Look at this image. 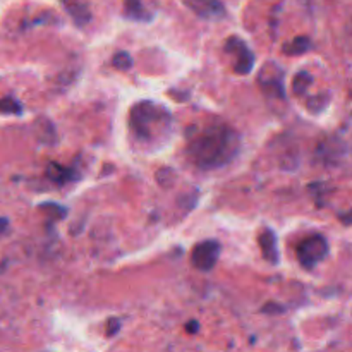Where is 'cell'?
Masks as SVG:
<instances>
[{
    "instance_id": "1",
    "label": "cell",
    "mask_w": 352,
    "mask_h": 352,
    "mask_svg": "<svg viewBox=\"0 0 352 352\" xmlns=\"http://www.w3.org/2000/svg\"><path fill=\"white\" fill-rule=\"evenodd\" d=\"M243 138L230 124L217 119L189 133L186 155L188 160L199 170H217L227 167L239 155Z\"/></svg>"
},
{
    "instance_id": "2",
    "label": "cell",
    "mask_w": 352,
    "mask_h": 352,
    "mask_svg": "<svg viewBox=\"0 0 352 352\" xmlns=\"http://www.w3.org/2000/svg\"><path fill=\"white\" fill-rule=\"evenodd\" d=\"M129 133L134 148L143 153H158L165 150L174 138V116L162 103L141 100L129 110Z\"/></svg>"
},
{
    "instance_id": "3",
    "label": "cell",
    "mask_w": 352,
    "mask_h": 352,
    "mask_svg": "<svg viewBox=\"0 0 352 352\" xmlns=\"http://www.w3.org/2000/svg\"><path fill=\"white\" fill-rule=\"evenodd\" d=\"M329 241L322 234H311L309 237L302 239L299 246L296 248V256H298L299 265L308 272L315 270L329 256Z\"/></svg>"
},
{
    "instance_id": "4",
    "label": "cell",
    "mask_w": 352,
    "mask_h": 352,
    "mask_svg": "<svg viewBox=\"0 0 352 352\" xmlns=\"http://www.w3.org/2000/svg\"><path fill=\"white\" fill-rule=\"evenodd\" d=\"M223 50H226V54L234 57L232 69L236 74L248 76L253 72L254 64H256V55H254V52L251 50L250 45H248L243 38L236 36V34H234V36H229L227 38L226 45H223Z\"/></svg>"
},
{
    "instance_id": "5",
    "label": "cell",
    "mask_w": 352,
    "mask_h": 352,
    "mask_svg": "<svg viewBox=\"0 0 352 352\" xmlns=\"http://www.w3.org/2000/svg\"><path fill=\"white\" fill-rule=\"evenodd\" d=\"M258 86L265 95L285 102V71L277 62H267L258 72Z\"/></svg>"
},
{
    "instance_id": "6",
    "label": "cell",
    "mask_w": 352,
    "mask_h": 352,
    "mask_svg": "<svg viewBox=\"0 0 352 352\" xmlns=\"http://www.w3.org/2000/svg\"><path fill=\"white\" fill-rule=\"evenodd\" d=\"M220 253H222V244L217 239L201 241L195 246L191 253V263L199 272H212L215 265L219 263Z\"/></svg>"
},
{
    "instance_id": "7",
    "label": "cell",
    "mask_w": 352,
    "mask_h": 352,
    "mask_svg": "<svg viewBox=\"0 0 352 352\" xmlns=\"http://www.w3.org/2000/svg\"><path fill=\"white\" fill-rule=\"evenodd\" d=\"M45 175L47 179H50V182H54L55 186H64L72 184V182L79 181L81 179V172L76 167H65V165L57 164V162H50L45 168Z\"/></svg>"
},
{
    "instance_id": "8",
    "label": "cell",
    "mask_w": 352,
    "mask_h": 352,
    "mask_svg": "<svg viewBox=\"0 0 352 352\" xmlns=\"http://www.w3.org/2000/svg\"><path fill=\"white\" fill-rule=\"evenodd\" d=\"M60 3L64 6L65 12L71 16V19L74 21L76 26L85 28L91 23L93 14L86 0H60Z\"/></svg>"
},
{
    "instance_id": "9",
    "label": "cell",
    "mask_w": 352,
    "mask_h": 352,
    "mask_svg": "<svg viewBox=\"0 0 352 352\" xmlns=\"http://www.w3.org/2000/svg\"><path fill=\"white\" fill-rule=\"evenodd\" d=\"M258 243H260L261 253H263L265 260L272 265H277L278 260H280L277 234H275L272 229H265L263 232L258 236Z\"/></svg>"
},
{
    "instance_id": "10",
    "label": "cell",
    "mask_w": 352,
    "mask_h": 352,
    "mask_svg": "<svg viewBox=\"0 0 352 352\" xmlns=\"http://www.w3.org/2000/svg\"><path fill=\"white\" fill-rule=\"evenodd\" d=\"M346 143L340 138H329L325 143H322L318 146V157L325 164H330V162L337 164V160H340L346 155Z\"/></svg>"
},
{
    "instance_id": "11",
    "label": "cell",
    "mask_w": 352,
    "mask_h": 352,
    "mask_svg": "<svg viewBox=\"0 0 352 352\" xmlns=\"http://www.w3.org/2000/svg\"><path fill=\"white\" fill-rule=\"evenodd\" d=\"M188 6L199 17H206V19H217V17L226 16V7L220 0H188Z\"/></svg>"
},
{
    "instance_id": "12",
    "label": "cell",
    "mask_w": 352,
    "mask_h": 352,
    "mask_svg": "<svg viewBox=\"0 0 352 352\" xmlns=\"http://www.w3.org/2000/svg\"><path fill=\"white\" fill-rule=\"evenodd\" d=\"M124 14H126V17H129V19L141 21V23H148V21H151V17H153L148 12L143 0H124Z\"/></svg>"
},
{
    "instance_id": "13",
    "label": "cell",
    "mask_w": 352,
    "mask_h": 352,
    "mask_svg": "<svg viewBox=\"0 0 352 352\" xmlns=\"http://www.w3.org/2000/svg\"><path fill=\"white\" fill-rule=\"evenodd\" d=\"M311 48H313L311 38L302 34V36H296L294 40L285 43L284 47H282V52H284L285 55H289V57H296V55L308 54Z\"/></svg>"
},
{
    "instance_id": "14",
    "label": "cell",
    "mask_w": 352,
    "mask_h": 352,
    "mask_svg": "<svg viewBox=\"0 0 352 352\" xmlns=\"http://www.w3.org/2000/svg\"><path fill=\"white\" fill-rule=\"evenodd\" d=\"M23 112L24 107L17 98H14V96H3V98H0V113L2 116L19 117L23 116Z\"/></svg>"
},
{
    "instance_id": "15",
    "label": "cell",
    "mask_w": 352,
    "mask_h": 352,
    "mask_svg": "<svg viewBox=\"0 0 352 352\" xmlns=\"http://www.w3.org/2000/svg\"><path fill=\"white\" fill-rule=\"evenodd\" d=\"M313 85V76L308 71H301L294 76V81H292V91L296 95H305L309 89V86Z\"/></svg>"
},
{
    "instance_id": "16",
    "label": "cell",
    "mask_w": 352,
    "mask_h": 352,
    "mask_svg": "<svg viewBox=\"0 0 352 352\" xmlns=\"http://www.w3.org/2000/svg\"><path fill=\"white\" fill-rule=\"evenodd\" d=\"M329 103H330V93H320V95L311 96V98L308 100V110L315 113V116H320V113L329 107Z\"/></svg>"
},
{
    "instance_id": "17",
    "label": "cell",
    "mask_w": 352,
    "mask_h": 352,
    "mask_svg": "<svg viewBox=\"0 0 352 352\" xmlns=\"http://www.w3.org/2000/svg\"><path fill=\"white\" fill-rule=\"evenodd\" d=\"M133 57L127 52H117L112 58V65L116 69H119V71H129L133 67Z\"/></svg>"
},
{
    "instance_id": "18",
    "label": "cell",
    "mask_w": 352,
    "mask_h": 352,
    "mask_svg": "<svg viewBox=\"0 0 352 352\" xmlns=\"http://www.w3.org/2000/svg\"><path fill=\"white\" fill-rule=\"evenodd\" d=\"M157 182L162 186V188H170L175 182V172L172 170L170 167H164L157 172Z\"/></svg>"
},
{
    "instance_id": "19",
    "label": "cell",
    "mask_w": 352,
    "mask_h": 352,
    "mask_svg": "<svg viewBox=\"0 0 352 352\" xmlns=\"http://www.w3.org/2000/svg\"><path fill=\"white\" fill-rule=\"evenodd\" d=\"M107 325H109V329H107V337H113L120 330V322L117 318H110L109 322H107Z\"/></svg>"
},
{
    "instance_id": "20",
    "label": "cell",
    "mask_w": 352,
    "mask_h": 352,
    "mask_svg": "<svg viewBox=\"0 0 352 352\" xmlns=\"http://www.w3.org/2000/svg\"><path fill=\"white\" fill-rule=\"evenodd\" d=\"M186 332L191 333V336H196L199 332V323L196 320H191V322L186 323Z\"/></svg>"
},
{
    "instance_id": "21",
    "label": "cell",
    "mask_w": 352,
    "mask_h": 352,
    "mask_svg": "<svg viewBox=\"0 0 352 352\" xmlns=\"http://www.w3.org/2000/svg\"><path fill=\"white\" fill-rule=\"evenodd\" d=\"M339 217L344 220V223H346V226H351V212L342 213V215H339Z\"/></svg>"
}]
</instances>
